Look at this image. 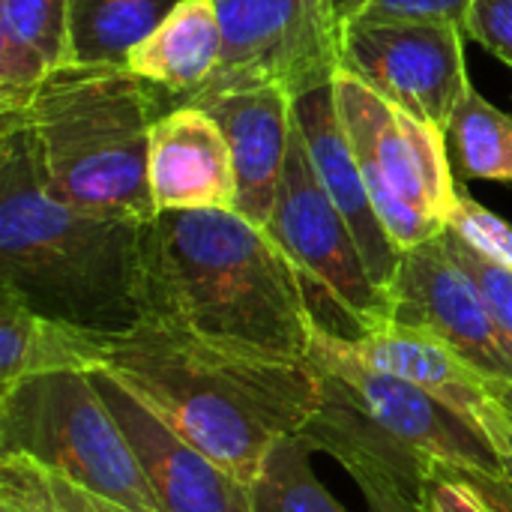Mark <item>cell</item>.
<instances>
[{"label": "cell", "instance_id": "cell-25", "mask_svg": "<svg viewBox=\"0 0 512 512\" xmlns=\"http://www.w3.org/2000/svg\"><path fill=\"white\" fill-rule=\"evenodd\" d=\"M474 0H369L345 24H450L465 30Z\"/></svg>", "mask_w": 512, "mask_h": 512}, {"label": "cell", "instance_id": "cell-33", "mask_svg": "<svg viewBox=\"0 0 512 512\" xmlns=\"http://www.w3.org/2000/svg\"><path fill=\"white\" fill-rule=\"evenodd\" d=\"M0 512H33V510L18 507V504H12V501H0Z\"/></svg>", "mask_w": 512, "mask_h": 512}, {"label": "cell", "instance_id": "cell-30", "mask_svg": "<svg viewBox=\"0 0 512 512\" xmlns=\"http://www.w3.org/2000/svg\"><path fill=\"white\" fill-rule=\"evenodd\" d=\"M477 426L489 435V441L495 444L498 456H501V465H504V474L512 477V411L492 393L489 402L480 408L477 414Z\"/></svg>", "mask_w": 512, "mask_h": 512}, {"label": "cell", "instance_id": "cell-28", "mask_svg": "<svg viewBox=\"0 0 512 512\" xmlns=\"http://www.w3.org/2000/svg\"><path fill=\"white\" fill-rule=\"evenodd\" d=\"M414 498L423 512H495L450 465H429Z\"/></svg>", "mask_w": 512, "mask_h": 512}, {"label": "cell", "instance_id": "cell-8", "mask_svg": "<svg viewBox=\"0 0 512 512\" xmlns=\"http://www.w3.org/2000/svg\"><path fill=\"white\" fill-rule=\"evenodd\" d=\"M264 228L297 267L318 330L354 342L390 321V297L372 282L354 231L324 192L297 126Z\"/></svg>", "mask_w": 512, "mask_h": 512}, {"label": "cell", "instance_id": "cell-15", "mask_svg": "<svg viewBox=\"0 0 512 512\" xmlns=\"http://www.w3.org/2000/svg\"><path fill=\"white\" fill-rule=\"evenodd\" d=\"M294 93L282 84H249L213 96L207 108L222 126L237 174V213L267 225L294 141Z\"/></svg>", "mask_w": 512, "mask_h": 512}, {"label": "cell", "instance_id": "cell-13", "mask_svg": "<svg viewBox=\"0 0 512 512\" xmlns=\"http://www.w3.org/2000/svg\"><path fill=\"white\" fill-rule=\"evenodd\" d=\"M294 126L300 132V141L312 159V168L324 192L330 195V201L354 231V240L363 252L372 282L387 294L405 252L393 243L390 231L384 228L375 210L372 192L366 186V177L357 165V156L351 150V141L336 111L333 81L312 87L294 99Z\"/></svg>", "mask_w": 512, "mask_h": 512}, {"label": "cell", "instance_id": "cell-17", "mask_svg": "<svg viewBox=\"0 0 512 512\" xmlns=\"http://www.w3.org/2000/svg\"><path fill=\"white\" fill-rule=\"evenodd\" d=\"M75 63L72 0H0V114H21Z\"/></svg>", "mask_w": 512, "mask_h": 512}, {"label": "cell", "instance_id": "cell-2", "mask_svg": "<svg viewBox=\"0 0 512 512\" xmlns=\"http://www.w3.org/2000/svg\"><path fill=\"white\" fill-rule=\"evenodd\" d=\"M141 321L285 360H309L303 279L237 210H162L144 225Z\"/></svg>", "mask_w": 512, "mask_h": 512}, {"label": "cell", "instance_id": "cell-20", "mask_svg": "<svg viewBox=\"0 0 512 512\" xmlns=\"http://www.w3.org/2000/svg\"><path fill=\"white\" fill-rule=\"evenodd\" d=\"M186 0H72L75 63L126 66L144 42Z\"/></svg>", "mask_w": 512, "mask_h": 512}, {"label": "cell", "instance_id": "cell-23", "mask_svg": "<svg viewBox=\"0 0 512 512\" xmlns=\"http://www.w3.org/2000/svg\"><path fill=\"white\" fill-rule=\"evenodd\" d=\"M0 501H12L33 512H141L90 492L81 483L18 453L0 456Z\"/></svg>", "mask_w": 512, "mask_h": 512}, {"label": "cell", "instance_id": "cell-12", "mask_svg": "<svg viewBox=\"0 0 512 512\" xmlns=\"http://www.w3.org/2000/svg\"><path fill=\"white\" fill-rule=\"evenodd\" d=\"M93 381L129 435L159 512H252L249 483L186 444L108 372H93Z\"/></svg>", "mask_w": 512, "mask_h": 512}, {"label": "cell", "instance_id": "cell-27", "mask_svg": "<svg viewBox=\"0 0 512 512\" xmlns=\"http://www.w3.org/2000/svg\"><path fill=\"white\" fill-rule=\"evenodd\" d=\"M444 237H447V246L456 255V261L480 285V291H483V297H486V303L492 309V318H495V324H498V330H501V336H504V342H507L512 354V270L492 264L489 258H483L477 249H471L453 231H444Z\"/></svg>", "mask_w": 512, "mask_h": 512}, {"label": "cell", "instance_id": "cell-11", "mask_svg": "<svg viewBox=\"0 0 512 512\" xmlns=\"http://www.w3.org/2000/svg\"><path fill=\"white\" fill-rule=\"evenodd\" d=\"M387 297L393 321L435 333L489 381L512 384L510 348L480 285L456 261L444 234L402 255Z\"/></svg>", "mask_w": 512, "mask_h": 512}, {"label": "cell", "instance_id": "cell-10", "mask_svg": "<svg viewBox=\"0 0 512 512\" xmlns=\"http://www.w3.org/2000/svg\"><path fill=\"white\" fill-rule=\"evenodd\" d=\"M465 30L450 24H345L339 69L447 132L471 87Z\"/></svg>", "mask_w": 512, "mask_h": 512}, {"label": "cell", "instance_id": "cell-4", "mask_svg": "<svg viewBox=\"0 0 512 512\" xmlns=\"http://www.w3.org/2000/svg\"><path fill=\"white\" fill-rule=\"evenodd\" d=\"M165 111L168 96L126 66L69 63L15 117L33 135L48 192L87 213L150 222V132Z\"/></svg>", "mask_w": 512, "mask_h": 512}, {"label": "cell", "instance_id": "cell-32", "mask_svg": "<svg viewBox=\"0 0 512 512\" xmlns=\"http://www.w3.org/2000/svg\"><path fill=\"white\" fill-rule=\"evenodd\" d=\"M492 393H495V396L512 411V384H495V381H492Z\"/></svg>", "mask_w": 512, "mask_h": 512}, {"label": "cell", "instance_id": "cell-24", "mask_svg": "<svg viewBox=\"0 0 512 512\" xmlns=\"http://www.w3.org/2000/svg\"><path fill=\"white\" fill-rule=\"evenodd\" d=\"M447 231L462 237L471 249H477L492 264L512 270V225L498 213H492L486 204L474 201L465 189L459 192Z\"/></svg>", "mask_w": 512, "mask_h": 512}, {"label": "cell", "instance_id": "cell-26", "mask_svg": "<svg viewBox=\"0 0 512 512\" xmlns=\"http://www.w3.org/2000/svg\"><path fill=\"white\" fill-rule=\"evenodd\" d=\"M330 456L339 459L342 468L351 474V480L366 498L369 512H423L414 492L402 480H396L378 459L360 450H333Z\"/></svg>", "mask_w": 512, "mask_h": 512}, {"label": "cell", "instance_id": "cell-14", "mask_svg": "<svg viewBox=\"0 0 512 512\" xmlns=\"http://www.w3.org/2000/svg\"><path fill=\"white\" fill-rule=\"evenodd\" d=\"M150 195L162 210H237V174L216 117L192 102L156 117L150 132Z\"/></svg>", "mask_w": 512, "mask_h": 512}, {"label": "cell", "instance_id": "cell-16", "mask_svg": "<svg viewBox=\"0 0 512 512\" xmlns=\"http://www.w3.org/2000/svg\"><path fill=\"white\" fill-rule=\"evenodd\" d=\"M348 345L372 369L390 372L426 390L429 396L441 399L471 423H477L480 408L492 396V381L429 330L390 318Z\"/></svg>", "mask_w": 512, "mask_h": 512}, {"label": "cell", "instance_id": "cell-9", "mask_svg": "<svg viewBox=\"0 0 512 512\" xmlns=\"http://www.w3.org/2000/svg\"><path fill=\"white\" fill-rule=\"evenodd\" d=\"M216 9L222 60L192 105L249 84H282L300 96L339 72L336 0H216Z\"/></svg>", "mask_w": 512, "mask_h": 512}, {"label": "cell", "instance_id": "cell-3", "mask_svg": "<svg viewBox=\"0 0 512 512\" xmlns=\"http://www.w3.org/2000/svg\"><path fill=\"white\" fill-rule=\"evenodd\" d=\"M144 225L48 192L27 123L0 114V288L42 315L123 333L141 321Z\"/></svg>", "mask_w": 512, "mask_h": 512}, {"label": "cell", "instance_id": "cell-6", "mask_svg": "<svg viewBox=\"0 0 512 512\" xmlns=\"http://www.w3.org/2000/svg\"><path fill=\"white\" fill-rule=\"evenodd\" d=\"M9 453L30 456L132 510L159 512L129 435L93 372L39 375L0 390V456Z\"/></svg>", "mask_w": 512, "mask_h": 512}, {"label": "cell", "instance_id": "cell-7", "mask_svg": "<svg viewBox=\"0 0 512 512\" xmlns=\"http://www.w3.org/2000/svg\"><path fill=\"white\" fill-rule=\"evenodd\" d=\"M333 99L375 210L393 243L408 252L447 231L465 189L441 129L396 108L357 75H333Z\"/></svg>", "mask_w": 512, "mask_h": 512}, {"label": "cell", "instance_id": "cell-1", "mask_svg": "<svg viewBox=\"0 0 512 512\" xmlns=\"http://www.w3.org/2000/svg\"><path fill=\"white\" fill-rule=\"evenodd\" d=\"M102 372L249 486L279 441L309 429L324 399L309 360L234 348L153 321L114 333Z\"/></svg>", "mask_w": 512, "mask_h": 512}, {"label": "cell", "instance_id": "cell-29", "mask_svg": "<svg viewBox=\"0 0 512 512\" xmlns=\"http://www.w3.org/2000/svg\"><path fill=\"white\" fill-rule=\"evenodd\" d=\"M465 36L512 69V0H474Z\"/></svg>", "mask_w": 512, "mask_h": 512}, {"label": "cell", "instance_id": "cell-18", "mask_svg": "<svg viewBox=\"0 0 512 512\" xmlns=\"http://www.w3.org/2000/svg\"><path fill=\"white\" fill-rule=\"evenodd\" d=\"M111 336L42 315L15 291L0 288V390L39 375L99 372L105 369Z\"/></svg>", "mask_w": 512, "mask_h": 512}, {"label": "cell", "instance_id": "cell-21", "mask_svg": "<svg viewBox=\"0 0 512 512\" xmlns=\"http://www.w3.org/2000/svg\"><path fill=\"white\" fill-rule=\"evenodd\" d=\"M444 138L462 186L471 180L512 183V114L492 105L474 84L462 96Z\"/></svg>", "mask_w": 512, "mask_h": 512}, {"label": "cell", "instance_id": "cell-31", "mask_svg": "<svg viewBox=\"0 0 512 512\" xmlns=\"http://www.w3.org/2000/svg\"><path fill=\"white\" fill-rule=\"evenodd\" d=\"M363 3H369V0H336V18H339V24L345 27V21H348Z\"/></svg>", "mask_w": 512, "mask_h": 512}, {"label": "cell", "instance_id": "cell-22", "mask_svg": "<svg viewBox=\"0 0 512 512\" xmlns=\"http://www.w3.org/2000/svg\"><path fill=\"white\" fill-rule=\"evenodd\" d=\"M312 453L306 435L279 441L252 483V512H348L315 477Z\"/></svg>", "mask_w": 512, "mask_h": 512}, {"label": "cell", "instance_id": "cell-5", "mask_svg": "<svg viewBox=\"0 0 512 512\" xmlns=\"http://www.w3.org/2000/svg\"><path fill=\"white\" fill-rule=\"evenodd\" d=\"M309 366L321 381V411L306 435L315 450H360L411 492L429 465L504 474L489 435L426 390L372 369L348 339L315 327Z\"/></svg>", "mask_w": 512, "mask_h": 512}, {"label": "cell", "instance_id": "cell-19", "mask_svg": "<svg viewBox=\"0 0 512 512\" xmlns=\"http://www.w3.org/2000/svg\"><path fill=\"white\" fill-rule=\"evenodd\" d=\"M222 60V21L216 0H186L144 42L126 69L168 96V108L198 96Z\"/></svg>", "mask_w": 512, "mask_h": 512}]
</instances>
